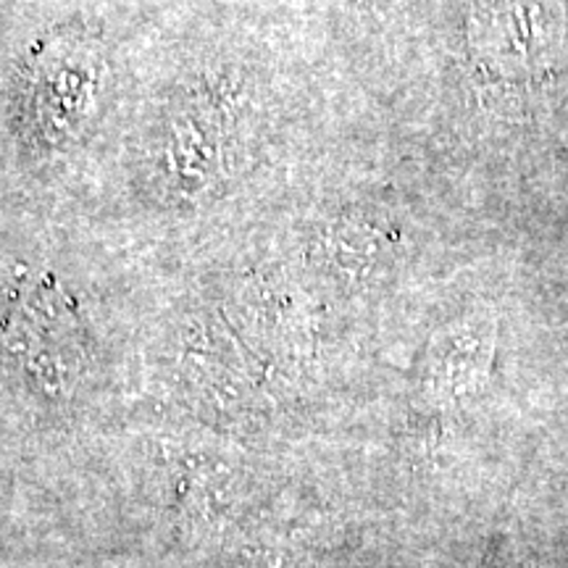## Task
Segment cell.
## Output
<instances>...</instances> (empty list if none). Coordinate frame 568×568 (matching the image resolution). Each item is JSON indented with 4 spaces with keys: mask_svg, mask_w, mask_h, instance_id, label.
Instances as JSON below:
<instances>
[{
    "mask_svg": "<svg viewBox=\"0 0 568 568\" xmlns=\"http://www.w3.org/2000/svg\"><path fill=\"white\" fill-rule=\"evenodd\" d=\"M226 109L216 101H193L174 109L161 132L159 172L180 197H197L226 174L230 124Z\"/></svg>",
    "mask_w": 568,
    "mask_h": 568,
    "instance_id": "obj_2",
    "label": "cell"
},
{
    "mask_svg": "<svg viewBox=\"0 0 568 568\" xmlns=\"http://www.w3.org/2000/svg\"><path fill=\"white\" fill-rule=\"evenodd\" d=\"M324 243L329 247V264L335 266L339 274H364L366 268H372L376 264V258H379L385 237H379L372 226L347 224L337 226L335 232H329V237H326Z\"/></svg>",
    "mask_w": 568,
    "mask_h": 568,
    "instance_id": "obj_4",
    "label": "cell"
},
{
    "mask_svg": "<svg viewBox=\"0 0 568 568\" xmlns=\"http://www.w3.org/2000/svg\"><path fill=\"white\" fill-rule=\"evenodd\" d=\"M558 0H481L479 34L497 53L510 48L529 59V48L558 30Z\"/></svg>",
    "mask_w": 568,
    "mask_h": 568,
    "instance_id": "obj_3",
    "label": "cell"
},
{
    "mask_svg": "<svg viewBox=\"0 0 568 568\" xmlns=\"http://www.w3.org/2000/svg\"><path fill=\"white\" fill-rule=\"evenodd\" d=\"M21 88L27 138L45 151H59L80 134L98 92V48L90 40L55 34L30 53Z\"/></svg>",
    "mask_w": 568,
    "mask_h": 568,
    "instance_id": "obj_1",
    "label": "cell"
}]
</instances>
